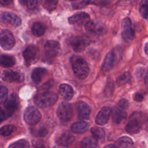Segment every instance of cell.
Listing matches in <instances>:
<instances>
[{"mask_svg": "<svg viewBox=\"0 0 148 148\" xmlns=\"http://www.w3.org/2000/svg\"><path fill=\"white\" fill-rule=\"evenodd\" d=\"M71 62L73 73L78 79H84L88 76L89 67L83 58L78 56H73L71 58Z\"/></svg>", "mask_w": 148, "mask_h": 148, "instance_id": "cell-1", "label": "cell"}, {"mask_svg": "<svg viewBox=\"0 0 148 148\" xmlns=\"http://www.w3.org/2000/svg\"><path fill=\"white\" fill-rule=\"evenodd\" d=\"M56 93L52 91H45L39 93L34 98L35 104L40 108H45L53 105L57 100Z\"/></svg>", "mask_w": 148, "mask_h": 148, "instance_id": "cell-2", "label": "cell"}, {"mask_svg": "<svg viewBox=\"0 0 148 148\" xmlns=\"http://www.w3.org/2000/svg\"><path fill=\"white\" fill-rule=\"evenodd\" d=\"M142 117L143 116L141 115V113H134L125 126V131L130 134L138 133L140 131L143 120H144Z\"/></svg>", "mask_w": 148, "mask_h": 148, "instance_id": "cell-3", "label": "cell"}, {"mask_svg": "<svg viewBox=\"0 0 148 148\" xmlns=\"http://www.w3.org/2000/svg\"><path fill=\"white\" fill-rule=\"evenodd\" d=\"M23 55L27 64L31 65L36 63L39 60L40 51L36 46L29 45L25 49Z\"/></svg>", "mask_w": 148, "mask_h": 148, "instance_id": "cell-4", "label": "cell"}, {"mask_svg": "<svg viewBox=\"0 0 148 148\" xmlns=\"http://www.w3.org/2000/svg\"><path fill=\"white\" fill-rule=\"evenodd\" d=\"M58 117L62 121H69L73 117V109L72 106L68 102L61 103L57 110Z\"/></svg>", "mask_w": 148, "mask_h": 148, "instance_id": "cell-5", "label": "cell"}, {"mask_svg": "<svg viewBox=\"0 0 148 148\" xmlns=\"http://www.w3.org/2000/svg\"><path fill=\"white\" fill-rule=\"evenodd\" d=\"M42 115L40 112L34 106L28 107L24 114L25 121L29 125H35L40 120Z\"/></svg>", "mask_w": 148, "mask_h": 148, "instance_id": "cell-6", "label": "cell"}, {"mask_svg": "<svg viewBox=\"0 0 148 148\" xmlns=\"http://www.w3.org/2000/svg\"><path fill=\"white\" fill-rule=\"evenodd\" d=\"M15 39L12 33L8 30L3 29L0 33V45L5 50L11 49L15 45Z\"/></svg>", "mask_w": 148, "mask_h": 148, "instance_id": "cell-7", "label": "cell"}, {"mask_svg": "<svg viewBox=\"0 0 148 148\" xmlns=\"http://www.w3.org/2000/svg\"><path fill=\"white\" fill-rule=\"evenodd\" d=\"M122 36L124 40L130 41L134 37V31L132 27V23L131 20L127 17L123 19L121 23Z\"/></svg>", "mask_w": 148, "mask_h": 148, "instance_id": "cell-8", "label": "cell"}, {"mask_svg": "<svg viewBox=\"0 0 148 148\" xmlns=\"http://www.w3.org/2000/svg\"><path fill=\"white\" fill-rule=\"evenodd\" d=\"M45 53L49 58L56 57L60 51V45L58 42L54 40H48L44 47Z\"/></svg>", "mask_w": 148, "mask_h": 148, "instance_id": "cell-9", "label": "cell"}, {"mask_svg": "<svg viewBox=\"0 0 148 148\" xmlns=\"http://www.w3.org/2000/svg\"><path fill=\"white\" fill-rule=\"evenodd\" d=\"M17 105V97L14 94H12L10 95L9 98L6 99L5 104V117L6 119L10 116L14 112L15 109Z\"/></svg>", "mask_w": 148, "mask_h": 148, "instance_id": "cell-10", "label": "cell"}, {"mask_svg": "<svg viewBox=\"0 0 148 148\" xmlns=\"http://www.w3.org/2000/svg\"><path fill=\"white\" fill-rule=\"evenodd\" d=\"M0 18L2 21L14 27H18L21 23V18L16 14L11 12L2 13L0 16Z\"/></svg>", "mask_w": 148, "mask_h": 148, "instance_id": "cell-11", "label": "cell"}, {"mask_svg": "<svg viewBox=\"0 0 148 148\" xmlns=\"http://www.w3.org/2000/svg\"><path fill=\"white\" fill-rule=\"evenodd\" d=\"M90 20L89 15L84 12L76 13L68 18V22L69 24L77 25H85Z\"/></svg>", "mask_w": 148, "mask_h": 148, "instance_id": "cell-12", "label": "cell"}, {"mask_svg": "<svg viewBox=\"0 0 148 148\" xmlns=\"http://www.w3.org/2000/svg\"><path fill=\"white\" fill-rule=\"evenodd\" d=\"M70 45L73 50L76 52L83 51L86 46V41L81 36H75L70 39Z\"/></svg>", "mask_w": 148, "mask_h": 148, "instance_id": "cell-13", "label": "cell"}, {"mask_svg": "<svg viewBox=\"0 0 148 148\" xmlns=\"http://www.w3.org/2000/svg\"><path fill=\"white\" fill-rule=\"evenodd\" d=\"M111 112V109L108 106L103 107L101 110L98 112L97 115L95 122L99 125H104L105 124L109 118Z\"/></svg>", "mask_w": 148, "mask_h": 148, "instance_id": "cell-14", "label": "cell"}, {"mask_svg": "<svg viewBox=\"0 0 148 148\" xmlns=\"http://www.w3.org/2000/svg\"><path fill=\"white\" fill-rule=\"evenodd\" d=\"M74 140L75 138L71 133L65 132L57 138L56 143L59 146L68 147L73 143Z\"/></svg>", "mask_w": 148, "mask_h": 148, "instance_id": "cell-15", "label": "cell"}, {"mask_svg": "<svg viewBox=\"0 0 148 148\" xmlns=\"http://www.w3.org/2000/svg\"><path fill=\"white\" fill-rule=\"evenodd\" d=\"M116 63H117V62L113 51L109 52L106 54L105 58H104L101 66L102 70L104 72H109L113 67Z\"/></svg>", "mask_w": 148, "mask_h": 148, "instance_id": "cell-16", "label": "cell"}, {"mask_svg": "<svg viewBox=\"0 0 148 148\" xmlns=\"http://www.w3.org/2000/svg\"><path fill=\"white\" fill-rule=\"evenodd\" d=\"M76 108L79 119L86 120L89 117L90 109L89 106L86 102L83 101L79 102L77 104Z\"/></svg>", "mask_w": 148, "mask_h": 148, "instance_id": "cell-17", "label": "cell"}, {"mask_svg": "<svg viewBox=\"0 0 148 148\" xmlns=\"http://www.w3.org/2000/svg\"><path fill=\"white\" fill-rule=\"evenodd\" d=\"M2 79L7 82H14L21 80V75L12 70H6L2 72L1 73Z\"/></svg>", "mask_w": 148, "mask_h": 148, "instance_id": "cell-18", "label": "cell"}, {"mask_svg": "<svg viewBox=\"0 0 148 148\" xmlns=\"http://www.w3.org/2000/svg\"><path fill=\"white\" fill-rule=\"evenodd\" d=\"M59 92L61 97L65 100H70L73 96V90L68 84H62L59 87Z\"/></svg>", "mask_w": 148, "mask_h": 148, "instance_id": "cell-19", "label": "cell"}, {"mask_svg": "<svg viewBox=\"0 0 148 148\" xmlns=\"http://www.w3.org/2000/svg\"><path fill=\"white\" fill-rule=\"evenodd\" d=\"M85 28L87 31L97 34H102L105 31L104 27L102 24H99L91 20L85 24Z\"/></svg>", "mask_w": 148, "mask_h": 148, "instance_id": "cell-20", "label": "cell"}, {"mask_svg": "<svg viewBox=\"0 0 148 148\" xmlns=\"http://www.w3.org/2000/svg\"><path fill=\"white\" fill-rule=\"evenodd\" d=\"M47 73V70L42 67L35 68L31 73V79L36 83H40Z\"/></svg>", "mask_w": 148, "mask_h": 148, "instance_id": "cell-21", "label": "cell"}, {"mask_svg": "<svg viewBox=\"0 0 148 148\" xmlns=\"http://www.w3.org/2000/svg\"><path fill=\"white\" fill-rule=\"evenodd\" d=\"M112 116L114 122L120 123L123 119L126 118L127 113L124 110V109H122L119 107H114L113 109Z\"/></svg>", "mask_w": 148, "mask_h": 148, "instance_id": "cell-22", "label": "cell"}, {"mask_svg": "<svg viewBox=\"0 0 148 148\" xmlns=\"http://www.w3.org/2000/svg\"><path fill=\"white\" fill-rule=\"evenodd\" d=\"M88 127V123L84 121H80L73 123L71 127V131L76 134H82L84 132Z\"/></svg>", "mask_w": 148, "mask_h": 148, "instance_id": "cell-23", "label": "cell"}, {"mask_svg": "<svg viewBox=\"0 0 148 148\" xmlns=\"http://www.w3.org/2000/svg\"><path fill=\"white\" fill-rule=\"evenodd\" d=\"M16 63L15 58L8 55L0 56V66L3 67H11Z\"/></svg>", "mask_w": 148, "mask_h": 148, "instance_id": "cell-24", "label": "cell"}, {"mask_svg": "<svg viewBox=\"0 0 148 148\" xmlns=\"http://www.w3.org/2000/svg\"><path fill=\"white\" fill-rule=\"evenodd\" d=\"M116 144L117 148H132L133 142L128 136H122L117 140Z\"/></svg>", "mask_w": 148, "mask_h": 148, "instance_id": "cell-25", "label": "cell"}, {"mask_svg": "<svg viewBox=\"0 0 148 148\" xmlns=\"http://www.w3.org/2000/svg\"><path fill=\"white\" fill-rule=\"evenodd\" d=\"M32 32L36 36H40L43 35L46 31L45 26L39 22L35 23L32 26Z\"/></svg>", "mask_w": 148, "mask_h": 148, "instance_id": "cell-26", "label": "cell"}, {"mask_svg": "<svg viewBox=\"0 0 148 148\" xmlns=\"http://www.w3.org/2000/svg\"><path fill=\"white\" fill-rule=\"evenodd\" d=\"M97 140L93 137H86L81 142L82 148H97Z\"/></svg>", "mask_w": 148, "mask_h": 148, "instance_id": "cell-27", "label": "cell"}, {"mask_svg": "<svg viewBox=\"0 0 148 148\" xmlns=\"http://www.w3.org/2000/svg\"><path fill=\"white\" fill-rule=\"evenodd\" d=\"M32 134L36 137H43L48 133V130L44 126H38L32 128L31 130Z\"/></svg>", "mask_w": 148, "mask_h": 148, "instance_id": "cell-28", "label": "cell"}, {"mask_svg": "<svg viewBox=\"0 0 148 148\" xmlns=\"http://www.w3.org/2000/svg\"><path fill=\"white\" fill-rule=\"evenodd\" d=\"M91 133L92 137L96 140H103L105 137V131L100 127H94L91 129Z\"/></svg>", "mask_w": 148, "mask_h": 148, "instance_id": "cell-29", "label": "cell"}, {"mask_svg": "<svg viewBox=\"0 0 148 148\" xmlns=\"http://www.w3.org/2000/svg\"><path fill=\"white\" fill-rule=\"evenodd\" d=\"M20 3L29 9L36 8L40 3L41 0H19Z\"/></svg>", "mask_w": 148, "mask_h": 148, "instance_id": "cell-30", "label": "cell"}, {"mask_svg": "<svg viewBox=\"0 0 148 148\" xmlns=\"http://www.w3.org/2000/svg\"><path fill=\"white\" fill-rule=\"evenodd\" d=\"M131 77V73L128 71L124 72L121 75L117 77L116 83L119 86H122L128 83Z\"/></svg>", "mask_w": 148, "mask_h": 148, "instance_id": "cell-31", "label": "cell"}, {"mask_svg": "<svg viewBox=\"0 0 148 148\" xmlns=\"http://www.w3.org/2000/svg\"><path fill=\"white\" fill-rule=\"evenodd\" d=\"M147 7L148 2L147 0H143L140 2L139 6V10L140 15L145 19L147 18Z\"/></svg>", "mask_w": 148, "mask_h": 148, "instance_id": "cell-32", "label": "cell"}, {"mask_svg": "<svg viewBox=\"0 0 148 148\" xmlns=\"http://www.w3.org/2000/svg\"><path fill=\"white\" fill-rule=\"evenodd\" d=\"M29 144L28 142L25 139L18 140L11 144L9 148H29Z\"/></svg>", "mask_w": 148, "mask_h": 148, "instance_id": "cell-33", "label": "cell"}, {"mask_svg": "<svg viewBox=\"0 0 148 148\" xmlns=\"http://www.w3.org/2000/svg\"><path fill=\"white\" fill-rule=\"evenodd\" d=\"M15 127L12 125H5L0 129V134L4 136H8L11 134L15 130Z\"/></svg>", "mask_w": 148, "mask_h": 148, "instance_id": "cell-34", "label": "cell"}, {"mask_svg": "<svg viewBox=\"0 0 148 148\" xmlns=\"http://www.w3.org/2000/svg\"><path fill=\"white\" fill-rule=\"evenodd\" d=\"M58 0H45V8L49 12L54 10L57 6Z\"/></svg>", "mask_w": 148, "mask_h": 148, "instance_id": "cell-35", "label": "cell"}, {"mask_svg": "<svg viewBox=\"0 0 148 148\" xmlns=\"http://www.w3.org/2000/svg\"><path fill=\"white\" fill-rule=\"evenodd\" d=\"M8 89L4 86H0V103H5L7 99Z\"/></svg>", "mask_w": 148, "mask_h": 148, "instance_id": "cell-36", "label": "cell"}, {"mask_svg": "<svg viewBox=\"0 0 148 148\" xmlns=\"http://www.w3.org/2000/svg\"><path fill=\"white\" fill-rule=\"evenodd\" d=\"M113 83L112 81H109L107 82L105 88V94L107 97L112 95L113 91Z\"/></svg>", "mask_w": 148, "mask_h": 148, "instance_id": "cell-37", "label": "cell"}, {"mask_svg": "<svg viewBox=\"0 0 148 148\" xmlns=\"http://www.w3.org/2000/svg\"><path fill=\"white\" fill-rule=\"evenodd\" d=\"M128 105H129L128 101L125 99H122L119 102V108L122 109H125L127 108Z\"/></svg>", "mask_w": 148, "mask_h": 148, "instance_id": "cell-38", "label": "cell"}, {"mask_svg": "<svg viewBox=\"0 0 148 148\" xmlns=\"http://www.w3.org/2000/svg\"><path fill=\"white\" fill-rule=\"evenodd\" d=\"M32 148H46L43 144V142L40 140H34L32 143Z\"/></svg>", "mask_w": 148, "mask_h": 148, "instance_id": "cell-39", "label": "cell"}, {"mask_svg": "<svg viewBox=\"0 0 148 148\" xmlns=\"http://www.w3.org/2000/svg\"><path fill=\"white\" fill-rule=\"evenodd\" d=\"M143 98L144 96L143 95V94L139 92L136 93L134 97V99L136 102H141L143 99Z\"/></svg>", "mask_w": 148, "mask_h": 148, "instance_id": "cell-40", "label": "cell"}, {"mask_svg": "<svg viewBox=\"0 0 148 148\" xmlns=\"http://www.w3.org/2000/svg\"><path fill=\"white\" fill-rule=\"evenodd\" d=\"M5 119H6V117H5V112H4L3 110L0 107V123H1V122H2Z\"/></svg>", "mask_w": 148, "mask_h": 148, "instance_id": "cell-41", "label": "cell"}, {"mask_svg": "<svg viewBox=\"0 0 148 148\" xmlns=\"http://www.w3.org/2000/svg\"><path fill=\"white\" fill-rule=\"evenodd\" d=\"M13 0H0V4L3 6L10 5L13 2Z\"/></svg>", "mask_w": 148, "mask_h": 148, "instance_id": "cell-42", "label": "cell"}, {"mask_svg": "<svg viewBox=\"0 0 148 148\" xmlns=\"http://www.w3.org/2000/svg\"><path fill=\"white\" fill-rule=\"evenodd\" d=\"M104 148H117V147L116 146L114 145L110 144V145H108L106 146Z\"/></svg>", "mask_w": 148, "mask_h": 148, "instance_id": "cell-43", "label": "cell"}, {"mask_svg": "<svg viewBox=\"0 0 148 148\" xmlns=\"http://www.w3.org/2000/svg\"><path fill=\"white\" fill-rule=\"evenodd\" d=\"M145 52L146 54H148V43H146L145 45Z\"/></svg>", "mask_w": 148, "mask_h": 148, "instance_id": "cell-44", "label": "cell"}, {"mask_svg": "<svg viewBox=\"0 0 148 148\" xmlns=\"http://www.w3.org/2000/svg\"><path fill=\"white\" fill-rule=\"evenodd\" d=\"M67 1H75V0H67Z\"/></svg>", "mask_w": 148, "mask_h": 148, "instance_id": "cell-45", "label": "cell"}, {"mask_svg": "<svg viewBox=\"0 0 148 148\" xmlns=\"http://www.w3.org/2000/svg\"><path fill=\"white\" fill-rule=\"evenodd\" d=\"M54 148H56V147H54Z\"/></svg>", "mask_w": 148, "mask_h": 148, "instance_id": "cell-46", "label": "cell"}]
</instances>
